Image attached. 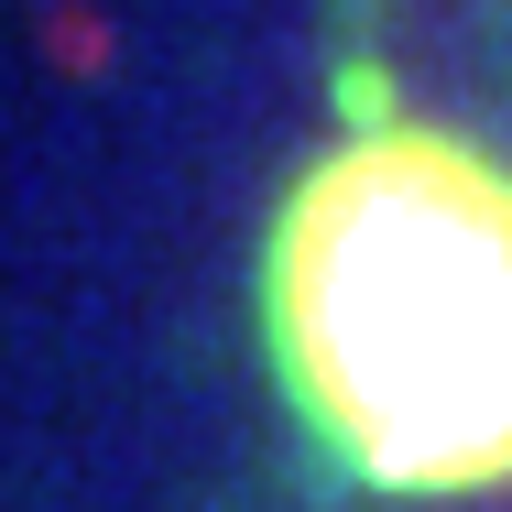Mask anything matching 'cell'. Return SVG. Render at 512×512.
<instances>
[{
	"label": "cell",
	"mask_w": 512,
	"mask_h": 512,
	"mask_svg": "<svg viewBox=\"0 0 512 512\" xmlns=\"http://www.w3.org/2000/svg\"><path fill=\"white\" fill-rule=\"evenodd\" d=\"M273 360L306 425L404 502L512 480V164L458 131L316 153L262 262Z\"/></svg>",
	"instance_id": "1"
}]
</instances>
